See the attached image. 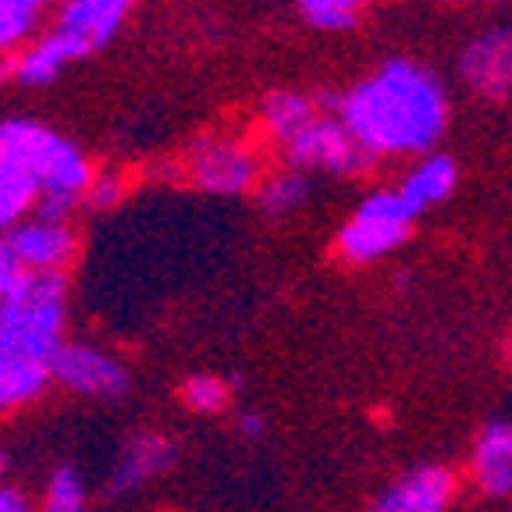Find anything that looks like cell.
<instances>
[{"mask_svg":"<svg viewBox=\"0 0 512 512\" xmlns=\"http://www.w3.org/2000/svg\"><path fill=\"white\" fill-rule=\"evenodd\" d=\"M175 459H178L175 441L164 438V434L143 431L136 438H128L111 477H107V495H128V491L143 488L146 480L168 473L175 466Z\"/></svg>","mask_w":512,"mask_h":512,"instance_id":"obj_7","label":"cell"},{"mask_svg":"<svg viewBox=\"0 0 512 512\" xmlns=\"http://www.w3.org/2000/svg\"><path fill=\"white\" fill-rule=\"evenodd\" d=\"M0 160H8L43 196H82L93 185L86 157L68 139L32 121L0 125Z\"/></svg>","mask_w":512,"mask_h":512,"instance_id":"obj_3","label":"cell"},{"mask_svg":"<svg viewBox=\"0 0 512 512\" xmlns=\"http://www.w3.org/2000/svg\"><path fill=\"white\" fill-rule=\"evenodd\" d=\"M11 249L29 274H61L75 253V232L61 221H29L11 228Z\"/></svg>","mask_w":512,"mask_h":512,"instance_id":"obj_8","label":"cell"},{"mask_svg":"<svg viewBox=\"0 0 512 512\" xmlns=\"http://www.w3.org/2000/svg\"><path fill=\"white\" fill-rule=\"evenodd\" d=\"M285 150L296 168H324V171H338V175L367 168L370 160V153L352 139V132L342 121H324V118H317L310 128H303L296 139H288Z\"/></svg>","mask_w":512,"mask_h":512,"instance_id":"obj_6","label":"cell"},{"mask_svg":"<svg viewBox=\"0 0 512 512\" xmlns=\"http://www.w3.org/2000/svg\"><path fill=\"white\" fill-rule=\"evenodd\" d=\"M68 285L64 274H25L0 303V413L36 402L54 381L64 349Z\"/></svg>","mask_w":512,"mask_h":512,"instance_id":"obj_2","label":"cell"},{"mask_svg":"<svg viewBox=\"0 0 512 512\" xmlns=\"http://www.w3.org/2000/svg\"><path fill=\"white\" fill-rule=\"evenodd\" d=\"M256 157L249 150H242L239 143H203L196 160H192V175L196 185L207 192H246L256 182Z\"/></svg>","mask_w":512,"mask_h":512,"instance_id":"obj_11","label":"cell"},{"mask_svg":"<svg viewBox=\"0 0 512 512\" xmlns=\"http://www.w3.org/2000/svg\"><path fill=\"white\" fill-rule=\"evenodd\" d=\"M40 512H86V484L72 466H57Z\"/></svg>","mask_w":512,"mask_h":512,"instance_id":"obj_18","label":"cell"},{"mask_svg":"<svg viewBox=\"0 0 512 512\" xmlns=\"http://www.w3.org/2000/svg\"><path fill=\"white\" fill-rule=\"evenodd\" d=\"M43 4H47V0H40V8H43Z\"/></svg>","mask_w":512,"mask_h":512,"instance_id":"obj_30","label":"cell"},{"mask_svg":"<svg viewBox=\"0 0 512 512\" xmlns=\"http://www.w3.org/2000/svg\"><path fill=\"white\" fill-rule=\"evenodd\" d=\"M36 185L22 175L18 168H11L8 160H0V232L11 228L25 210L36 203Z\"/></svg>","mask_w":512,"mask_h":512,"instance_id":"obj_17","label":"cell"},{"mask_svg":"<svg viewBox=\"0 0 512 512\" xmlns=\"http://www.w3.org/2000/svg\"><path fill=\"white\" fill-rule=\"evenodd\" d=\"M413 210L406 207L399 192H374L367 203H363L352 221L338 235V249H342L345 260L352 264H367L377 260L388 249H395L413 228Z\"/></svg>","mask_w":512,"mask_h":512,"instance_id":"obj_4","label":"cell"},{"mask_svg":"<svg viewBox=\"0 0 512 512\" xmlns=\"http://www.w3.org/2000/svg\"><path fill=\"white\" fill-rule=\"evenodd\" d=\"M89 200H93V207H114L118 203V182H111V178L93 182L89 185Z\"/></svg>","mask_w":512,"mask_h":512,"instance_id":"obj_25","label":"cell"},{"mask_svg":"<svg viewBox=\"0 0 512 512\" xmlns=\"http://www.w3.org/2000/svg\"><path fill=\"white\" fill-rule=\"evenodd\" d=\"M79 203V196H43L40 200V217L43 221H61L72 214V207Z\"/></svg>","mask_w":512,"mask_h":512,"instance_id":"obj_24","label":"cell"},{"mask_svg":"<svg viewBox=\"0 0 512 512\" xmlns=\"http://www.w3.org/2000/svg\"><path fill=\"white\" fill-rule=\"evenodd\" d=\"M463 75L477 93H512V29H491L473 40L463 54Z\"/></svg>","mask_w":512,"mask_h":512,"instance_id":"obj_10","label":"cell"},{"mask_svg":"<svg viewBox=\"0 0 512 512\" xmlns=\"http://www.w3.org/2000/svg\"><path fill=\"white\" fill-rule=\"evenodd\" d=\"M232 399V384L214 374H196L182 384V402L196 413H221Z\"/></svg>","mask_w":512,"mask_h":512,"instance_id":"obj_19","label":"cell"},{"mask_svg":"<svg viewBox=\"0 0 512 512\" xmlns=\"http://www.w3.org/2000/svg\"><path fill=\"white\" fill-rule=\"evenodd\" d=\"M367 0H299L306 22L317 29H349Z\"/></svg>","mask_w":512,"mask_h":512,"instance_id":"obj_21","label":"cell"},{"mask_svg":"<svg viewBox=\"0 0 512 512\" xmlns=\"http://www.w3.org/2000/svg\"><path fill=\"white\" fill-rule=\"evenodd\" d=\"M306 200V178L296 171H285V175H274L271 182L260 189V203H264L267 214H288Z\"/></svg>","mask_w":512,"mask_h":512,"instance_id":"obj_22","label":"cell"},{"mask_svg":"<svg viewBox=\"0 0 512 512\" xmlns=\"http://www.w3.org/2000/svg\"><path fill=\"white\" fill-rule=\"evenodd\" d=\"M505 363H509V367H512V331H509V335H505Z\"/></svg>","mask_w":512,"mask_h":512,"instance_id":"obj_28","label":"cell"},{"mask_svg":"<svg viewBox=\"0 0 512 512\" xmlns=\"http://www.w3.org/2000/svg\"><path fill=\"white\" fill-rule=\"evenodd\" d=\"M239 427H242V434H246V438H260V434L267 431L264 416H260V413H242Z\"/></svg>","mask_w":512,"mask_h":512,"instance_id":"obj_27","label":"cell"},{"mask_svg":"<svg viewBox=\"0 0 512 512\" xmlns=\"http://www.w3.org/2000/svg\"><path fill=\"white\" fill-rule=\"evenodd\" d=\"M0 512H32V505L25 502L22 491H15V488H0Z\"/></svg>","mask_w":512,"mask_h":512,"instance_id":"obj_26","label":"cell"},{"mask_svg":"<svg viewBox=\"0 0 512 512\" xmlns=\"http://www.w3.org/2000/svg\"><path fill=\"white\" fill-rule=\"evenodd\" d=\"M456 495V477L445 466H416L384 491L370 512H445Z\"/></svg>","mask_w":512,"mask_h":512,"instance_id":"obj_9","label":"cell"},{"mask_svg":"<svg viewBox=\"0 0 512 512\" xmlns=\"http://www.w3.org/2000/svg\"><path fill=\"white\" fill-rule=\"evenodd\" d=\"M342 125L367 153H424L445 132L448 104L438 79L413 61H388L338 100Z\"/></svg>","mask_w":512,"mask_h":512,"instance_id":"obj_1","label":"cell"},{"mask_svg":"<svg viewBox=\"0 0 512 512\" xmlns=\"http://www.w3.org/2000/svg\"><path fill=\"white\" fill-rule=\"evenodd\" d=\"M264 118H267V125H271V132L278 139H296L303 128H310L313 121V107H310V100L306 96H299V93H271L264 100Z\"/></svg>","mask_w":512,"mask_h":512,"instance_id":"obj_16","label":"cell"},{"mask_svg":"<svg viewBox=\"0 0 512 512\" xmlns=\"http://www.w3.org/2000/svg\"><path fill=\"white\" fill-rule=\"evenodd\" d=\"M25 267H22V260L15 256V249H11V242L8 239H0V303L15 292L18 285L25 281Z\"/></svg>","mask_w":512,"mask_h":512,"instance_id":"obj_23","label":"cell"},{"mask_svg":"<svg viewBox=\"0 0 512 512\" xmlns=\"http://www.w3.org/2000/svg\"><path fill=\"white\" fill-rule=\"evenodd\" d=\"M132 0H68L57 18V29L82 36L89 47H104L111 43V36L118 32L121 18H125Z\"/></svg>","mask_w":512,"mask_h":512,"instance_id":"obj_13","label":"cell"},{"mask_svg":"<svg viewBox=\"0 0 512 512\" xmlns=\"http://www.w3.org/2000/svg\"><path fill=\"white\" fill-rule=\"evenodd\" d=\"M4 473H8V456L0 452V480H4Z\"/></svg>","mask_w":512,"mask_h":512,"instance_id":"obj_29","label":"cell"},{"mask_svg":"<svg viewBox=\"0 0 512 512\" xmlns=\"http://www.w3.org/2000/svg\"><path fill=\"white\" fill-rule=\"evenodd\" d=\"M473 480L491 498L512 495V424L491 420L473 445Z\"/></svg>","mask_w":512,"mask_h":512,"instance_id":"obj_12","label":"cell"},{"mask_svg":"<svg viewBox=\"0 0 512 512\" xmlns=\"http://www.w3.org/2000/svg\"><path fill=\"white\" fill-rule=\"evenodd\" d=\"M86 54H93V47H89L82 36L57 29L15 64V75L25 86H43V82H54V75L61 72L68 61H79V57H86Z\"/></svg>","mask_w":512,"mask_h":512,"instance_id":"obj_14","label":"cell"},{"mask_svg":"<svg viewBox=\"0 0 512 512\" xmlns=\"http://www.w3.org/2000/svg\"><path fill=\"white\" fill-rule=\"evenodd\" d=\"M54 381L89 399H125L132 388V377L114 356L82 342H64L54 363Z\"/></svg>","mask_w":512,"mask_h":512,"instance_id":"obj_5","label":"cell"},{"mask_svg":"<svg viewBox=\"0 0 512 512\" xmlns=\"http://www.w3.org/2000/svg\"><path fill=\"white\" fill-rule=\"evenodd\" d=\"M456 178H459V171H456V164H452V157H427L424 164L402 182L399 196L406 200V207L413 210V214H424L427 207L441 203L448 192L456 189Z\"/></svg>","mask_w":512,"mask_h":512,"instance_id":"obj_15","label":"cell"},{"mask_svg":"<svg viewBox=\"0 0 512 512\" xmlns=\"http://www.w3.org/2000/svg\"><path fill=\"white\" fill-rule=\"evenodd\" d=\"M40 0H0V47H15L36 25Z\"/></svg>","mask_w":512,"mask_h":512,"instance_id":"obj_20","label":"cell"}]
</instances>
